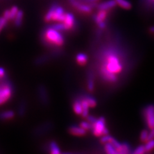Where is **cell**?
<instances>
[{
    "mask_svg": "<svg viewBox=\"0 0 154 154\" xmlns=\"http://www.w3.org/2000/svg\"><path fill=\"white\" fill-rule=\"evenodd\" d=\"M102 57L100 68L101 75L105 81L116 82L124 68L121 55L116 50L110 48L103 53Z\"/></svg>",
    "mask_w": 154,
    "mask_h": 154,
    "instance_id": "6da1fadb",
    "label": "cell"
},
{
    "mask_svg": "<svg viewBox=\"0 0 154 154\" xmlns=\"http://www.w3.org/2000/svg\"><path fill=\"white\" fill-rule=\"evenodd\" d=\"M42 40L46 45L54 46H61L64 43V37L61 32L56 30L51 26L48 27L43 32Z\"/></svg>",
    "mask_w": 154,
    "mask_h": 154,
    "instance_id": "7a4b0ae2",
    "label": "cell"
},
{
    "mask_svg": "<svg viewBox=\"0 0 154 154\" xmlns=\"http://www.w3.org/2000/svg\"><path fill=\"white\" fill-rule=\"evenodd\" d=\"M14 92L11 82L3 78L0 80V105L7 102L11 98Z\"/></svg>",
    "mask_w": 154,
    "mask_h": 154,
    "instance_id": "3957f363",
    "label": "cell"
},
{
    "mask_svg": "<svg viewBox=\"0 0 154 154\" xmlns=\"http://www.w3.org/2000/svg\"><path fill=\"white\" fill-rule=\"evenodd\" d=\"M91 131L96 137H101L104 135L109 134V131L106 127L105 119L103 117L96 119V121L92 123Z\"/></svg>",
    "mask_w": 154,
    "mask_h": 154,
    "instance_id": "277c9868",
    "label": "cell"
},
{
    "mask_svg": "<svg viewBox=\"0 0 154 154\" xmlns=\"http://www.w3.org/2000/svg\"><path fill=\"white\" fill-rule=\"evenodd\" d=\"M144 116L147 127L150 128H154V105H149L144 110Z\"/></svg>",
    "mask_w": 154,
    "mask_h": 154,
    "instance_id": "5b68a950",
    "label": "cell"
},
{
    "mask_svg": "<svg viewBox=\"0 0 154 154\" xmlns=\"http://www.w3.org/2000/svg\"><path fill=\"white\" fill-rule=\"evenodd\" d=\"M65 14L66 12L64 8L56 4L54 12H53L52 14L51 21L57 22H63L65 17Z\"/></svg>",
    "mask_w": 154,
    "mask_h": 154,
    "instance_id": "8992f818",
    "label": "cell"
},
{
    "mask_svg": "<svg viewBox=\"0 0 154 154\" xmlns=\"http://www.w3.org/2000/svg\"><path fill=\"white\" fill-rule=\"evenodd\" d=\"M64 24V25L66 28V30H70L71 29H73V28L75 26V18L73 14L69 13V12H66L65 14V17L63 22Z\"/></svg>",
    "mask_w": 154,
    "mask_h": 154,
    "instance_id": "52a82bcc",
    "label": "cell"
},
{
    "mask_svg": "<svg viewBox=\"0 0 154 154\" xmlns=\"http://www.w3.org/2000/svg\"><path fill=\"white\" fill-rule=\"evenodd\" d=\"M116 5L117 3L115 2V0H109V1H106L98 4V5L96 7H97L98 10L109 11V10H111L113 8H114Z\"/></svg>",
    "mask_w": 154,
    "mask_h": 154,
    "instance_id": "ba28073f",
    "label": "cell"
},
{
    "mask_svg": "<svg viewBox=\"0 0 154 154\" xmlns=\"http://www.w3.org/2000/svg\"><path fill=\"white\" fill-rule=\"evenodd\" d=\"M69 132L71 134L75 136H83L86 134L87 131L81 126L72 125L69 128Z\"/></svg>",
    "mask_w": 154,
    "mask_h": 154,
    "instance_id": "9c48e42d",
    "label": "cell"
},
{
    "mask_svg": "<svg viewBox=\"0 0 154 154\" xmlns=\"http://www.w3.org/2000/svg\"><path fill=\"white\" fill-rule=\"evenodd\" d=\"M109 11L105 10H98V13L94 16V20L96 24H98L100 22H103L106 20L108 15Z\"/></svg>",
    "mask_w": 154,
    "mask_h": 154,
    "instance_id": "30bf717a",
    "label": "cell"
},
{
    "mask_svg": "<svg viewBox=\"0 0 154 154\" xmlns=\"http://www.w3.org/2000/svg\"><path fill=\"white\" fill-rule=\"evenodd\" d=\"M80 100L81 101V103H82V110H83L82 116H83L84 118H87L88 117V116L89 115V109L91 107L88 102V100L86 98V96L83 97L82 98H81Z\"/></svg>",
    "mask_w": 154,
    "mask_h": 154,
    "instance_id": "8fae6325",
    "label": "cell"
},
{
    "mask_svg": "<svg viewBox=\"0 0 154 154\" xmlns=\"http://www.w3.org/2000/svg\"><path fill=\"white\" fill-rule=\"evenodd\" d=\"M23 16H24L23 11H21V10H19L15 18L14 19V26L16 27H20L21 26L22 23H23Z\"/></svg>",
    "mask_w": 154,
    "mask_h": 154,
    "instance_id": "7c38bea8",
    "label": "cell"
},
{
    "mask_svg": "<svg viewBox=\"0 0 154 154\" xmlns=\"http://www.w3.org/2000/svg\"><path fill=\"white\" fill-rule=\"evenodd\" d=\"M14 116H15V113L13 110H5V111L0 112V120L5 121V120L11 119L14 117Z\"/></svg>",
    "mask_w": 154,
    "mask_h": 154,
    "instance_id": "4fadbf2b",
    "label": "cell"
},
{
    "mask_svg": "<svg viewBox=\"0 0 154 154\" xmlns=\"http://www.w3.org/2000/svg\"><path fill=\"white\" fill-rule=\"evenodd\" d=\"M88 60V57L84 53H79L76 56V61L80 66L85 65Z\"/></svg>",
    "mask_w": 154,
    "mask_h": 154,
    "instance_id": "5bb4252c",
    "label": "cell"
},
{
    "mask_svg": "<svg viewBox=\"0 0 154 154\" xmlns=\"http://www.w3.org/2000/svg\"><path fill=\"white\" fill-rule=\"evenodd\" d=\"M73 110L74 112H75L76 114L77 115H81L82 114V103H81V101L80 99L76 100L74 103L73 105Z\"/></svg>",
    "mask_w": 154,
    "mask_h": 154,
    "instance_id": "9a60e30c",
    "label": "cell"
},
{
    "mask_svg": "<svg viewBox=\"0 0 154 154\" xmlns=\"http://www.w3.org/2000/svg\"><path fill=\"white\" fill-rule=\"evenodd\" d=\"M38 94H39V97L43 103H48V96L46 93V90L45 87H39V88H38Z\"/></svg>",
    "mask_w": 154,
    "mask_h": 154,
    "instance_id": "2e32d148",
    "label": "cell"
},
{
    "mask_svg": "<svg viewBox=\"0 0 154 154\" xmlns=\"http://www.w3.org/2000/svg\"><path fill=\"white\" fill-rule=\"evenodd\" d=\"M115 2H116L117 5L123 9L129 10L132 8V4L127 0H115Z\"/></svg>",
    "mask_w": 154,
    "mask_h": 154,
    "instance_id": "e0dca14e",
    "label": "cell"
},
{
    "mask_svg": "<svg viewBox=\"0 0 154 154\" xmlns=\"http://www.w3.org/2000/svg\"><path fill=\"white\" fill-rule=\"evenodd\" d=\"M105 146H104V149H105V151L107 153L109 154H117V150L116 148L114 147V146L112 143H107L104 144Z\"/></svg>",
    "mask_w": 154,
    "mask_h": 154,
    "instance_id": "ac0fdd59",
    "label": "cell"
},
{
    "mask_svg": "<svg viewBox=\"0 0 154 154\" xmlns=\"http://www.w3.org/2000/svg\"><path fill=\"white\" fill-rule=\"evenodd\" d=\"M49 150L52 154H59L60 153V148L58 146L57 143L55 141H51L49 144Z\"/></svg>",
    "mask_w": 154,
    "mask_h": 154,
    "instance_id": "d6986e66",
    "label": "cell"
},
{
    "mask_svg": "<svg viewBox=\"0 0 154 154\" xmlns=\"http://www.w3.org/2000/svg\"><path fill=\"white\" fill-rule=\"evenodd\" d=\"M145 147L146 152H149L154 149V139H150L146 142V144L144 145Z\"/></svg>",
    "mask_w": 154,
    "mask_h": 154,
    "instance_id": "ffe728a7",
    "label": "cell"
},
{
    "mask_svg": "<svg viewBox=\"0 0 154 154\" xmlns=\"http://www.w3.org/2000/svg\"><path fill=\"white\" fill-rule=\"evenodd\" d=\"M10 10V20H14L19 11L17 7L13 6Z\"/></svg>",
    "mask_w": 154,
    "mask_h": 154,
    "instance_id": "44dd1931",
    "label": "cell"
},
{
    "mask_svg": "<svg viewBox=\"0 0 154 154\" xmlns=\"http://www.w3.org/2000/svg\"><path fill=\"white\" fill-rule=\"evenodd\" d=\"M86 98L88 100V102L89 103V105L90 106L91 108H93L94 107L96 106V100H95V98H94L92 96H86Z\"/></svg>",
    "mask_w": 154,
    "mask_h": 154,
    "instance_id": "7402d4cb",
    "label": "cell"
},
{
    "mask_svg": "<svg viewBox=\"0 0 154 154\" xmlns=\"http://www.w3.org/2000/svg\"><path fill=\"white\" fill-rule=\"evenodd\" d=\"M146 152L145 147L144 145H139L136 148V149L133 151V153L134 154H143Z\"/></svg>",
    "mask_w": 154,
    "mask_h": 154,
    "instance_id": "603a6c76",
    "label": "cell"
},
{
    "mask_svg": "<svg viewBox=\"0 0 154 154\" xmlns=\"http://www.w3.org/2000/svg\"><path fill=\"white\" fill-rule=\"evenodd\" d=\"M26 111V103L25 102H22L19 106L18 109V113L20 116H23L25 114Z\"/></svg>",
    "mask_w": 154,
    "mask_h": 154,
    "instance_id": "cb8c5ba5",
    "label": "cell"
},
{
    "mask_svg": "<svg viewBox=\"0 0 154 154\" xmlns=\"http://www.w3.org/2000/svg\"><path fill=\"white\" fill-rule=\"evenodd\" d=\"M148 131L147 130H143L140 134V139L142 142H146L148 140Z\"/></svg>",
    "mask_w": 154,
    "mask_h": 154,
    "instance_id": "d4e9b609",
    "label": "cell"
},
{
    "mask_svg": "<svg viewBox=\"0 0 154 154\" xmlns=\"http://www.w3.org/2000/svg\"><path fill=\"white\" fill-rule=\"evenodd\" d=\"M80 126H81L83 128H84L85 131H89L91 130V127H92V124L90 122H89L88 120L86 122H82L80 124Z\"/></svg>",
    "mask_w": 154,
    "mask_h": 154,
    "instance_id": "484cf974",
    "label": "cell"
},
{
    "mask_svg": "<svg viewBox=\"0 0 154 154\" xmlns=\"http://www.w3.org/2000/svg\"><path fill=\"white\" fill-rule=\"evenodd\" d=\"M8 21L7 19H6L3 16L0 17V32H1L3 29L5 27Z\"/></svg>",
    "mask_w": 154,
    "mask_h": 154,
    "instance_id": "4316f807",
    "label": "cell"
},
{
    "mask_svg": "<svg viewBox=\"0 0 154 154\" xmlns=\"http://www.w3.org/2000/svg\"><path fill=\"white\" fill-rule=\"evenodd\" d=\"M143 1L147 7L154 9V0H143Z\"/></svg>",
    "mask_w": 154,
    "mask_h": 154,
    "instance_id": "83f0119b",
    "label": "cell"
},
{
    "mask_svg": "<svg viewBox=\"0 0 154 154\" xmlns=\"http://www.w3.org/2000/svg\"><path fill=\"white\" fill-rule=\"evenodd\" d=\"M88 87L89 91H93L94 85V81H93L92 76H91L88 81Z\"/></svg>",
    "mask_w": 154,
    "mask_h": 154,
    "instance_id": "f1b7e54d",
    "label": "cell"
},
{
    "mask_svg": "<svg viewBox=\"0 0 154 154\" xmlns=\"http://www.w3.org/2000/svg\"><path fill=\"white\" fill-rule=\"evenodd\" d=\"M150 139H154V128L150 129V131L148 132V140H150Z\"/></svg>",
    "mask_w": 154,
    "mask_h": 154,
    "instance_id": "f546056e",
    "label": "cell"
},
{
    "mask_svg": "<svg viewBox=\"0 0 154 154\" xmlns=\"http://www.w3.org/2000/svg\"><path fill=\"white\" fill-rule=\"evenodd\" d=\"M96 118L95 117L93 116H89L88 115V117H87V120H88V121L89 122H90L91 124L93 123L96 121Z\"/></svg>",
    "mask_w": 154,
    "mask_h": 154,
    "instance_id": "4dcf8cb0",
    "label": "cell"
},
{
    "mask_svg": "<svg viewBox=\"0 0 154 154\" xmlns=\"http://www.w3.org/2000/svg\"><path fill=\"white\" fill-rule=\"evenodd\" d=\"M3 17L7 19L8 21L10 20V10H6L3 13Z\"/></svg>",
    "mask_w": 154,
    "mask_h": 154,
    "instance_id": "1f68e13d",
    "label": "cell"
},
{
    "mask_svg": "<svg viewBox=\"0 0 154 154\" xmlns=\"http://www.w3.org/2000/svg\"><path fill=\"white\" fill-rule=\"evenodd\" d=\"M0 76L2 77V78H5L6 76L5 69L2 67H0Z\"/></svg>",
    "mask_w": 154,
    "mask_h": 154,
    "instance_id": "d6a6232c",
    "label": "cell"
},
{
    "mask_svg": "<svg viewBox=\"0 0 154 154\" xmlns=\"http://www.w3.org/2000/svg\"><path fill=\"white\" fill-rule=\"evenodd\" d=\"M149 30H150V32L152 33H154V26H152L150 28V29H149Z\"/></svg>",
    "mask_w": 154,
    "mask_h": 154,
    "instance_id": "836d02e7",
    "label": "cell"
},
{
    "mask_svg": "<svg viewBox=\"0 0 154 154\" xmlns=\"http://www.w3.org/2000/svg\"><path fill=\"white\" fill-rule=\"evenodd\" d=\"M3 78H2V77H1V76H0V80H2Z\"/></svg>",
    "mask_w": 154,
    "mask_h": 154,
    "instance_id": "e575fe53",
    "label": "cell"
}]
</instances>
